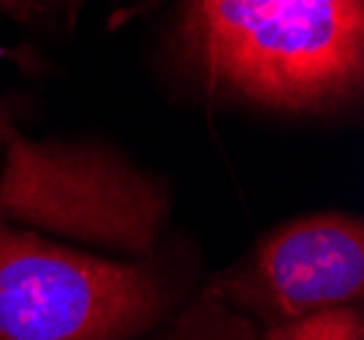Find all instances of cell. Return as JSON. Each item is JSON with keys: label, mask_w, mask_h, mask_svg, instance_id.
I'll return each mask as SVG.
<instances>
[{"label": "cell", "mask_w": 364, "mask_h": 340, "mask_svg": "<svg viewBox=\"0 0 364 340\" xmlns=\"http://www.w3.org/2000/svg\"><path fill=\"white\" fill-rule=\"evenodd\" d=\"M185 44L210 93L332 109L362 90L364 0H193Z\"/></svg>", "instance_id": "cell-1"}, {"label": "cell", "mask_w": 364, "mask_h": 340, "mask_svg": "<svg viewBox=\"0 0 364 340\" xmlns=\"http://www.w3.org/2000/svg\"><path fill=\"white\" fill-rule=\"evenodd\" d=\"M185 299L152 264L0 223V340H141Z\"/></svg>", "instance_id": "cell-2"}, {"label": "cell", "mask_w": 364, "mask_h": 340, "mask_svg": "<svg viewBox=\"0 0 364 340\" xmlns=\"http://www.w3.org/2000/svg\"><path fill=\"white\" fill-rule=\"evenodd\" d=\"M0 221L147 256L166 218V188L109 150L36 142L6 120Z\"/></svg>", "instance_id": "cell-3"}, {"label": "cell", "mask_w": 364, "mask_h": 340, "mask_svg": "<svg viewBox=\"0 0 364 340\" xmlns=\"http://www.w3.org/2000/svg\"><path fill=\"white\" fill-rule=\"evenodd\" d=\"M198 289L258 329L364 308L362 218L329 210L286 221Z\"/></svg>", "instance_id": "cell-4"}, {"label": "cell", "mask_w": 364, "mask_h": 340, "mask_svg": "<svg viewBox=\"0 0 364 340\" xmlns=\"http://www.w3.org/2000/svg\"><path fill=\"white\" fill-rule=\"evenodd\" d=\"M141 340H264V335L242 313L196 289L166 322Z\"/></svg>", "instance_id": "cell-5"}, {"label": "cell", "mask_w": 364, "mask_h": 340, "mask_svg": "<svg viewBox=\"0 0 364 340\" xmlns=\"http://www.w3.org/2000/svg\"><path fill=\"white\" fill-rule=\"evenodd\" d=\"M264 340H364V308H337L261 329Z\"/></svg>", "instance_id": "cell-6"}, {"label": "cell", "mask_w": 364, "mask_h": 340, "mask_svg": "<svg viewBox=\"0 0 364 340\" xmlns=\"http://www.w3.org/2000/svg\"><path fill=\"white\" fill-rule=\"evenodd\" d=\"M3 125H6V115L0 112V134H3ZM0 144H3V139H0ZM0 223H3V221H0Z\"/></svg>", "instance_id": "cell-7"}, {"label": "cell", "mask_w": 364, "mask_h": 340, "mask_svg": "<svg viewBox=\"0 0 364 340\" xmlns=\"http://www.w3.org/2000/svg\"><path fill=\"white\" fill-rule=\"evenodd\" d=\"M0 58H3V49H0Z\"/></svg>", "instance_id": "cell-8"}]
</instances>
